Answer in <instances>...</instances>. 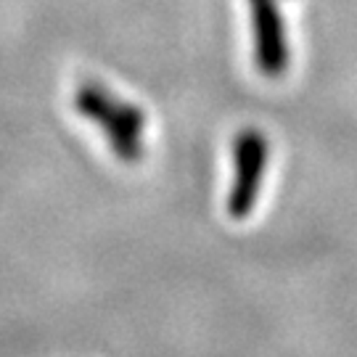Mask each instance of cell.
Masks as SVG:
<instances>
[{
	"label": "cell",
	"mask_w": 357,
	"mask_h": 357,
	"mask_svg": "<svg viewBox=\"0 0 357 357\" xmlns=\"http://www.w3.org/2000/svg\"><path fill=\"white\" fill-rule=\"evenodd\" d=\"M252 22L255 66L265 77H281L289 69V35L278 0H246Z\"/></svg>",
	"instance_id": "cell-3"
},
{
	"label": "cell",
	"mask_w": 357,
	"mask_h": 357,
	"mask_svg": "<svg viewBox=\"0 0 357 357\" xmlns=\"http://www.w3.org/2000/svg\"><path fill=\"white\" fill-rule=\"evenodd\" d=\"M75 109L106 135L116 159L138 162L143 156L146 114L135 103L122 101L98 82H82L75 93Z\"/></svg>",
	"instance_id": "cell-1"
},
{
	"label": "cell",
	"mask_w": 357,
	"mask_h": 357,
	"mask_svg": "<svg viewBox=\"0 0 357 357\" xmlns=\"http://www.w3.org/2000/svg\"><path fill=\"white\" fill-rule=\"evenodd\" d=\"M233 167L236 178L228 196V215L243 220L255 209L268 167V138L259 130L246 128L233 138Z\"/></svg>",
	"instance_id": "cell-2"
}]
</instances>
